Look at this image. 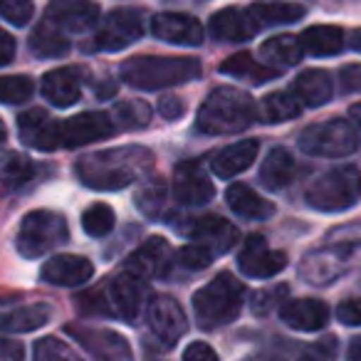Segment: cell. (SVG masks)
<instances>
[{"label": "cell", "instance_id": "ee69618b", "mask_svg": "<svg viewBox=\"0 0 361 361\" xmlns=\"http://www.w3.org/2000/svg\"><path fill=\"white\" fill-rule=\"evenodd\" d=\"M183 361H221L213 346H208L206 341H193L183 351Z\"/></svg>", "mask_w": 361, "mask_h": 361}, {"label": "cell", "instance_id": "b9f144b4", "mask_svg": "<svg viewBox=\"0 0 361 361\" xmlns=\"http://www.w3.org/2000/svg\"><path fill=\"white\" fill-rule=\"evenodd\" d=\"M180 265L186 267V270H203L213 262V252L208 250L206 245H198V243H191V245L180 247L178 252V260Z\"/></svg>", "mask_w": 361, "mask_h": 361}, {"label": "cell", "instance_id": "f5cc1de1", "mask_svg": "<svg viewBox=\"0 0 361 361\" xmlns=\"http://www.w3.org/2000/svg\"><path fill=\"white\" fill-rule=\"evenodd\" d=\"M6 136H8L6 124H3V121H0V149H3V144H6Z\"/></svg>", "mask_w": 361, "mask_h": 361}, {"label": "cell", "instance_id": "ba28073f", "mask_svg": "<svg viewBox=\"0 0 361 361\" xmlns=\"http://www.w3.org/2000/svg\"><path fill=\"white\" fill-rule=\"evenodd\" d=\"M102 297V312H109L121 319L134 324L139 319L141 312H146V305L151 300L149 280L134 275L131 270H121L116 277H111V282L104 290H97Z\"/></svg>", "mask_w": 361, "mask_h": 361}, {"label": "cell", "instance_id": "cb8c5ba5", "mask_svg": "<svg viewBox=\"0 0 361 361\" xmlns=\"http://www.w3.org/2000/svg\"><path fill=\"white\" fill-rule=\"evenodd\" d=\"M52 317V307L45 302H32V305L18 307H0V331L6 334H25L45 326Z\"/></svg>", "mask_w": 361, "mask_h": 361}, {"label": "cell", "instance_id": "d4e9b609", "mask_svg": "<svg viewBox=\"0 0 361 361\" xmlns=\"http://www.w3.org/2000/svg\"><path fill=\"white\" fill-rule=\"evenodd\" d=\"M260 154V141L257 139H245V141H235V144L226 146L221 154L213 156V173L218 178L228 180V178H235L238 173H243L245 169H250L252 161L257 159Z\"/></svg>", "mask_w": 361, "mask_h": 361}, {"label": "cell", "instance_id": "f907efd6", "mask_svg": "<svg viewBox=\"0 0 361 361\" xmlns=\"http://www.w3.org/2000/svg\"><path fill=\"white\" fill-rule=\"evenodd\" d=\"M349 116H351V124H356V126L361 129V102H359V104L351 106V109H349Z\"/></svg>", "mask_w": 361, "mask_h": 361}, {"label": "cell", "instance_id": "f35d334b", "mask_svg": "<svg viewBox=\"0 0 361 361\" xmlns=\"http://www.w3.org/2000/svg\"><path fill=\"white\" fill-rule=\"evenodd\" d=\"M35 92V85H32L30 77L25 75H8L0 77V102L6 104H23L27 102Z\"/></svg>", "mask_w": 361, "mask_h": 361}, {"label": "cell", "instance_id": "74e56055", "mask_svg": "<svg viewBox=\"0 0 361 361\" xmlns=\"http://www.w3.org/2000/svg\"><path fill=\"white\" fill-rule=\"evenodd\" d=\"M116 216L106 203H94L82 213V231L90 238H104L114 231Z\"/></svg>", "mask_w": 361, "mask_h": 361}, {"label": "cell", "instance_id": "603a6c76", "mask_svg": "<svg viewBox=\"0 0 361 361\" xmlns=\"http://www.w3.org/2000/svg\"><path fill=\"white\" fill-rule=\"evenodd\" d=\"M82 80L80 67H57L42 77V97L55 106H72L82 94Z\"/></svg>", "mask_w": 361, "mask_h": 361}, {"label": "cell", "instance_id": "f6af8a7d", "mask_svg": "<svg viewBox=\"0 0 361 361\" xmlns=\"http://www.w3.org/2000/svg\"><path fill=\"white\" fill-rule=\"evenodd\" d=\"M341 90L346 94H354V92H361V65H346L339 75Z\"/></svg>", "mask_w": 361, "mask_h": 361}, {"label": "cell", "instance_id": "f546056e", "mask_svg": "<svg viewBox=\"0 0 361 361\" xmlns=\"http://www.w3.org/2000/svg\"><path fill=\"white\" fill-rule=\"evenodd\" d=\"M35 173V166L25 154L11 151L0 159V198L11 196V193L20 191L27 180Z\"/></svg>", "mask_w": 361, "mask_h": 361}, {"label": "cell", "instance_id": "9a60e30c", "mask_svg": "<svg viewBox=\"0 0 361 361\" xmlns=\"http://www.w3.org/2000/svg\"><path fill=\"white\" fill-rule=\"evenodd\" d=\"M45 23L60 32H85L99 23V6L92 0H50Z\"/></svg>", "mask_w": 361, "mask_h": 361}, {"label": "cell", "instance_id": "8d00e7d4", "mask_svg": "<svg viewBox=\"0 0 361 361\" xmlns=\"http://www.w3.org/2000/svg\"><path fill=\"white\" fill-rule=\"evenodd\" d=\"M111 119L116 124V131L141 129V126H146L151 121V106L139 99H124L111 109Z\"/></svg>", "mask_w": 361, "mask_h": 361}, {"label": "cell", "instance_id": "6da1fadb", "mask_svg": "<svg viewBox=\"0 0 361 361\" xmlns=\"http://www.w3.org/2000/svg\"><path fill=\"white\" fill-rule=\"evenodd\" d=\"M154 154L144 146H116V149L85 154L75 164L77 178L92 191H119L151 171Z\"/></svg>", "mask_w": 361, "mask_h": 361}, {"label": "cell", "instance_id": "277c9868", "mask_svg": "<svg viewBox=\"0 0 361 361\" xmlns=\"http://www.w3.org/2000/svg\"><path fill=\"white\" fill-rule=\"evenodd\" d=\"M245 305V285L231 275L221 272L206 287L193 295V312L201 329H218L238 319Z\"/></svg>", "mask_w": 361, "mask_h": 361}, {"label": "cell", "instance_id": "1f68e13d", "mask_svg": "<svg viewBox=\"0 0 361 361\" xmlns=\"http://www.w3.org/2000/svg\"><path fill=\"white\" fill-rule=\"evenodd\" d=\"M302 114V104L292 92H272L257 106V119L265 124H282Z\"/></svg>", "mask_w": 361, "mask_h": 361}, {"label": "cell", "instance_id": "60d3db41", "mask_svg": "<svg viewBox=\"0 0 361 361\" xmlns=\"http://www.w3.org/2000/svg\"><path fill=\"white\" fill-rule=\"evenodd\" d=\"M32 13H35V8L30 0H0V18H6L8 23L18 27L27 25L32 20Z\"/></svg>", "mask_w": 361, "mask_h": 361}, {"label": "cell", "instance_id": "816d5d0a", "mask_svg": "<svg viewBox=\"0 0 361 361\" xmlns=\"http://www.w3.org/2000/svg\"><path fill=\"white\" fill-rule=\"evenodd\" d=\"M351 47H354L356 52H361V30L351 32Z\"/></svg>", "mask_w": 361, "mask_h": 361}, {"label": "cell", "instance_id": "7c38bea8", "mask_svg": "<svg viewBox=\"0 0 361 361\" xmlns=\"http://www.w3.org/2000/svg\"><path fill=\"white\" fill-rule=\"evenodd\" d=\"M149 331L166 346H173L188 331V319L180 305L171 295H156L146 305Z\"/></svg>", "mask_w": 361, "mask_h": 361}, {"label": "cell", "instance_id": "d6a6232c", "mask_svg": "<svg viewBox=\"0 0 361 361\" xmlns=\"http://www.w3.org/2000/svg\"><path fill=\"white\" fill-rule=\"evenodd\" d=\"M221 72L228 77H235V80H252L255 85L275 80L280 75L277 67H265L262 62H255V57L250 52H240V55L228 57L226 62H221Z\"/></svg>", "mask_w": 361, "mask_h": 361}, {"label": "cell", "instance_id": "ab89813d", "mask_svg": "<svg viewBox=\"0 0 361 361\" xmlns=\"http://www.w3.org/2000/svg\"><path fill=\"white\" fill-rule=\"evenodd\" d=\"M32 361H82L80 354L67 341L57 336H45L35 344V359Z\"/></svg>", "mask_w": 361, "mask_h": 361}, {"label": "cell", "instance_id": "83f0119b", "mask_svg": "<svg viewBox=\"0 0 361 361\" xmlns=\"http://www.w3.org/2000/svg\"><path fill=\"white\" fill-rule=\"evenodd\" d=\"M292 94L300 99V104L317 109V106L326 104L331 99L334 85H331V77L324 70H305L292 82Z\"/></svg>", "mask_w": 361, "mask_h": 361}, {"label": "cell", "instance_id": "bcb514c9", "mask_svg": "<svg viewBox=\"0 0 361 361\" xmlns=\"http://www.w3.org/2000/svg\"><path fill=\"white\" fill-rule=\"evenodd\" d=\"M159 111L164 119H178V116H183V111H186V104H183V99H178V97H161L159 102Z\"/></svg>", "mask_w": 361, "mask_h": 361}, {"label": "cell", "instance_id": "7402d4cb", "mask_svg": "<svg viewBox=\"0 0 361 361\" xmlns=\"http://www.w3.org/2000/svg\"><path fill=\"white\" fill-rule=\"evenodd\" d=\"M257 30H260V23L255 20V16L240 8H223L211 18V35L218 40L247 42L257 35Z\"/></svg>", "mask_w": 361, "mask_h": 361}, {"label": "cell", "instance_id": "52a82bcc", "mask_svg": "<svg viewBox=\"0 0 361 361\" xmlns=\"http://www.w3.org/2000/svg\"><path fill=\"white\" fill-rule=\"evenodd\" d=\"M300 151L307 156H322V159H344L359 149V136L354 124L346 119H326L319 124H310L302 129L297 139Z\"/></svg>", "mask_w": 361, "mask_h": 361}, {"label": "cell", "instance_id": "9c48e42d", "mask_svg": "<svg viewBox=\"0 0 361 361\" xmlns=\"http://www.w3.org/2000/svg\"><path fill=\"white\" fill-rule=\"evenodd\" d=\"M144 35V16L134 8H116L102 18L94 35V50L119 52Z\"/></svg>", "mask_w": 361, "mask_h": 361}, {"label": "cell", "instance_id": "c3c4849f", "mask_svg": "<svg viewBox=\"0 0 361 361\" xmlns=\"http://www.w3.org/2000/svg\"><path fill=\"white\" fill-rule=\"evenodd\" d=\"M13 57H16V40H13L11 32H6L0 27V67L11 65Z\"/></svg>", "mask_w": 361, "mask_h": 361}, {"label": "cell", "instance_id": "4dcf8cb0", "mask_svg": "<svg viewBox=\"0 0 361 361\" xmlns=\"http://www.w3.org/2000/svg\"><path fill=\"white\" fill-rule=\"evenodd\" d=\"M260 57L275 67H292L300 65L305 50H302V42L297 35H275L262 42Z\"/></svg>", "mask_w": 361, "mask_h": 361}, {"label": "cell", "instance_id": "681fc988", "mask_svg": "<svg viewBox=\"0 0 361 361\" xmlns=\"http://www.w3.org/2000/svg\"><path fill=\"white\" fill-rule=\"evenodd\" d=\"M346 361H361V336L351 339L349 349H346Z\"/></svg>", "mask_w": 361, "mask_h": 361}, {"label": "cell", "instance_id": "4fadbf2b", "mask_svg": "<svg viewBox=\"0 0 361 361\" xmlns=\"http://www.w3.org/2000/svg\"><path fill=\"white\" fill-rule=\"evenodd\" d=\"M116 134V124L111 114L104 111H85V114L70 116L60 124V146L77 149V146L92 144V141L109 139Z\"/></svg>", "mask_w": 361, "mask_h": 361}, {"label": "cell", "instance_id": "7bdbcfd3", "mask_svg": "<svg viewBox=\"0 0 361 361\" xmlns=\"http://www.w3.org/2000/svg\"><path fill=\"white\" fill-rule=\"evenodd\" d=\"M336 319L346 326H361V297H349L336 307Z\"/></svg>", "mask_w": 361, "mask_h": 361}, {"label": "cell", "instance_id": "8fae6325", "mask_svg": "<svg viewBox=\"0 0 361 361\" xmlns=\"http://www.w3.org/2000/svg\"><path fill=\"white\" fill-rule=\"evenodd\" d=\"M178 231L186 238H191L198 245H206L213 255H223V252L233 250L240 240V233L233 226L231 221L221 216H198V218H188V223L178 226Z\"/></svg>", "mask_w": 361, "mask_h": 361}, {"label": "cell", "instance_id": "44dd1931", "mask_svg": "<svg viewBox=\"0 0 361 361\" xmlns=\"http://www.w3.org/2000/svg\"><path fill=\"white\" fill-rule=\"evenodd\" d=\"M280 319L295 331H319L329 322V307L322 300L302 297V300H287L280 307Z\"/></svg>", "mask_w": 361, "mask_h": 361}, {"label": "cell", "instance_id": "8992f818", "mask_svg": "<svg viewBox=\"0 0 361 361\" xmlns=\"http://www.w3.org/2000/svg\"><path fill=\"white\" fill-rule=\"evenodd\" d=\"M70 240L67 218L55 211H32L23 218L16 247L25 260H37Z\"/></svg>", "mask_w": 361, "mask_h": 361}, {"label": "cell", "instance_id": "e0dca14e", "mask_svg": "<svg viewBox=\"0 0 361 361\" xmlns=\"http://www.w3.org/2000/svg\"><path fill=\"white\" fill-rule=\"evenodd\" d=\"M173 196L180 206H206L216 196V186H213L208 176L201 171L196 161H186L176 169L173 176Z\"/></svg>", "mask_w": 361, "mask_h": 361}, {"label": "cell", "instance_id": "836d02e7", "mask_svg": "<svg viewBox=\"0 0 361 361\" xmlns=\"http://www.w3.org/2000/svg\"><path fill=\"white\" fill-rule=\"evenodd\" d=\"M30 52L42 60H57V57H65L70 52V40H67L65 32H60L57 27L40 23V25L32 30L30 35Z\"/></svg>", "mask_w": 361, "mask_h": 361}, {"label": "cell", "instance_id": "7a4b0ae2", "mask_svg": "<svg viewBox=\"0 0 361 361\" xmlns=\"http://www.w3.org/2000/svg\"><path fill=\"white\" fill-rule=\"evenodd\" d=\"M257 119V106L247 92L218 87L206 97L196 116V129L208 136L240 134Z\"/></svg>", "mask_w": 361, "mask_h": 361}, {"label": "cell", "instance_id": "d6986e66", "mask_svg": "<svg viewBox=\"0 0 361 361\" xmlns=\"http://www.w3.org/2000/svg\"><path fill=\"white\" fill-rule=\"evenodd\" d=\"M94 265L82 255H55L42 265L40 280L55 287H80L92 280Z\"/></svg>", "mask_w": 361, "mask_h": 361}, {"label": "cell", "instance_id": "30bf717a", "mask_svg": "<svg viewBox=\"0 0 361 361\" xmlns=\"http://www.w3.org/2000/svg\"><path fill=\"white\" fill-rule=\"evenodd\" d=\"M67 334L75 336L77 344L97 361H134V351L126 336L114 329L90 324H70Z\"/></svg>", "mask_w": 361, "mask_h": 361}, {"label": "cell", "instance_id": "7dc6e473", "mask_svg": "<svg viewBox=\"0 0 361 361\" xmlns=\"http://www.w3.org/2000/svg\"><path fill=\"white\" fill-rule=\"evenodd\" d=\"M25 349L16 339H0V361H23Z\"/></svg>", "mask_w": 361, "mask_h": 361}, {"label": "cell", "instance_id": "ac0fdd59", "mask_svg": "<svg viewBox=\"0 0 361 361\" xmlns=\"http://www.w3.org/2000/svg\"><path fill=\"white\" fill-rule=\"evenodd\" d=\"M151 32L159 40L171 42V45H188L196 47L203 42L201 20L186 13H161L151 20Z\"/></svg>", "mask_w": 361, "mask_h": 361}, {"label": "cell", "instance_id": "2e32d148", "mask_svg": "<svg viewBox=\"0 0 361 361\" xmlns=\"http://www.w3.org/2000/svg\"><path fill=\"white\" fill-rule=\"evenodd\" d=\"M173 262V247L169 245V240L156 235L131 252L126 260V270L144 277V280H159V277L169 275Z\"/></svg>", "mask_w": 361, "mask_h": 361}, {"label": "cell", "instance_id": "ffe728a7", "mask_svg": "<svg viewBox=\"0 0 361 361\" xmlns=\"http://www.w3.org/2000/svg\"><path fill=\"white\" fill-rule=\"evenodd\" d=\"M20 139L30 149L37 151H55L60 149V124L42 109H27L18 119Z\"/></svg>", "mask_w": 361, "mask_h": 361}, {"label": "cell", "instance_id": "5bb4252c", "mask_svg": "<svg viewBox=\"0 0 361 361\" xmlns=\"http://www.w3.org/2000/svg\"><path fill=\"white\" fill-rule=\"evenodd\" d=\"M238 267L245 277L267 280L280 275L287 267V255L282 250H272L262 235H250L238 255Z\"/></svg>", "mask_w": 361, "mask_h": 361}, {"label": "cell", "instance_id": "d590c367", "mask_svg": "<svg viewBox=\"0 0 361 361\" xmlns=\"http://www.w3.org/2000/svg\"><path fill=\"white\" fill-rule=\"evenodd\" d=\"M250 13L260 25H287L305 18V8L297 3H255Z\"/></svg>", "mask_w": 361, "mask_h": 361}, {"label": "cell", "instance_id": "f1b7e54d", "mask_svg": "<svg viewBox=\"0 0 361 361\" xmlns=\"http://www.w3.org/2000/svg\"><path fill=\"white\" fill-rule=\"evenodd\" d=\"M305 55L312 57H331L344 50V32L336 25H314L307 27L300 37Z\"/></svg>", "mask_w": 361, "mask_h": 361}, {"label": "cell", "instance_id": "484cf974", "mask_svg": "<svg viewBox=\"0 0 361 361\" xmlns=\"http://www.w3.org/2000/svg\"><path fill=\"white\" fill-rule=\"evenodd\" d=\"M226 203L235 216L245 218V221H267L275 216V203L262 198L247 183H233L226 191Z\"/></svg>", "mask_w": 361, "mask_h": 361}, {"label": "cell", "instance_id": "e575fe53", "mask_svg": "<svg viewBox=\"0 0 361 361\" xmlns=\"http://www.w3.org/2000/svg\"><path fill=\"white\" fill-rule=\"evenodd\" d=\"M166 198H169V188H166L164 178H151L141 183L134 201H136V208H139L146 218L159 221L166 213Z\"/></svg>", "mask_w": 361, "mask_h": 361}, {"label": "cell", "instance_id": "3957f363", "mask_svg": "<svg viewBox=\"0 0 361 361\" xmlns=\"http://www.w3.org/2000/svg\"><path fill=\"white\" fill-rule=\"evenodd\" d=\"M203 72L201 60L196 57H156L141 55L129 57L121 65V80L134 90H166V87H178L186 82L198 80Z\"/></svg>", "mask_w": 361, "mask_h": 361}, {"label": "cell", "instance_id": "5b68a950", "mask_svg": "<svg viewBox=\"0 0 361 361\" xmlns=\"http://www.w3.org/2000/svg\"><path fill=\"white\" fill-rule=\"evenodd\" d=\"M361 198V171L351 164L334 166L326 173L317 176L305 191V201L314 211L341 213L356 206Z\"/></svg>", "mask_w": 361, "mask_h": 361}, {"label": "cell", "instance_id": "4316f807", "mask_svg": "<svg viewBox=\"0 0 361 361\" xmlns=\"http://www.w3.org/2000/svg\"><path fill=\"white\" fill-rule=\"evenodd\" d=\"M295 176H297L295 156L287 149H282V146H277V149H272L265 156L257 178H260V183L267 191H282V188H287L295 180Z\"/></svg>", "mask_w": 361, "mask_h": 361}]
</instances>
